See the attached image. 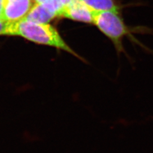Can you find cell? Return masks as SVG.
<instances>
[{"instance_id": "cell-4", "label": "cell", "mask_w": 153, "mask_h": 153, "mask_svg": "<svg viewBox=\"0 0 153 153\" xmlns=\"http://www.w3.org/2000/svg\"><path fill=\"white\" fill-rule=\"evenodd\" d=\"M96 12L80 0H70L63 8L60 16L75 21L93 24Z\"/></svg>"}, {"instance_id": "cell-2", "label": "cell", "mask_w": 153, "mask_h": 153, "mask_svg": "<svg viewBox=\"0 0 153 153\" xmlns=\"http://www.w3.org/2000/svg\"><path fill=\"white\" fill-rule=\"evenodd\" d=\"M93 24L111 40L117 50L122 51L123 38L128 34L129 30L118 10L96 12Z\"/></svg>"}, {"instance_id": "cell-5", "label": "cell", "mask_w": 153, "mask_h": 153, "mask_svg": "<svg viewBox=\"0 0 153 153\" xmlns=\"http://www.w3.org/2000/svg\"><path fill=\"white\" fill-rule=\"evenodd\" d=\"M58 17L57 13L42 4L35 3L25 20L38 23L48 24Z\"/></svg>"}, {"instance_id": "cell-9", "label": "cell", "mask_w": 153, "mask_h": 153, "mask_svg": "<svg viewBox=\"0 0 153 153\" xmlns=\"http://www.w3.org/2000/svg\"><path fill=\"white\" fill-rule=\"evenodd\" d=\"M3 0H0V21H2L1 14H2V10H3Z\"/></svg>"}, {"instance_id": "cell-6", "label": "cell", "mask_w": 153, "mask_h": 153, "mask_svg": "<svg viewBox=\"0 0 153 153\" xmlns=\"http://www.w3.org/2000/svg\"><path fill=\"white\" fill-rule=\"evenodd\" d=\"M95 12L117 10L118 7L114 0H80Z\"/></svg>"}, {"instance_id": "cell-1", "label": "cell", "mask_w": 153, "mask_h": 153, "mask_svg": "<svg viewBox=\"0 0 153 153\" xmlns=\"http://www.w3.org/2000/svg\"><path fill=\"white\" fill-rule=\"evenodd\" d=\"M6 35L21 36L36 44L63 50L82 59L65 42L56 29L49 24L38 23L27 20L13 24L8 23Z\"/></svg>"}, {"instance_id": "cell-8", "label": "cell", "mask_w": 153, "mask_h": 153, "mask_svg": "<svg viewBox=\"0 0 153 153\" xmlns=\"http://www.w3.org/2000/svg\"><path fill=\"white\" fill-rule=\"evenodd\" d=\"M8 23L0 21V35H6Z\"/></svg>"}, {"instance_id": "cell-3", "label": "cell", "mask_w": 153, "mask_h": 153, "mask_svg": "<svg viewBox=\"0 0 153 153\" xmlns=\"http://www.w3.org/2000/svg\"><path fill=\"white\" fill-rule=\"evenodd\" d=\"M34 2L33 0H3L1 21L13 24L25 20Z\"/></svg>"}, {"instance_id": "cell-7", "label": "cell", "mask_w": 153, "mask_h": 153, "mask_svg": "<svg viewBox=\"0 0 153 153\" xmlns=\"http://www.w3.org/2000/svg\"><path fill=\"white\" fill-rule=\"evenodd\" d=\"M33 1L35 3L42 4L51 9V10L57 13L58 17H59L63 8L70 0H33Z\"/></svg>"}]
</instances>
